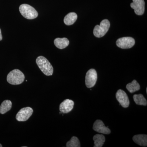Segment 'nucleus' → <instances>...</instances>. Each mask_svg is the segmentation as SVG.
Listing matches in <instances>:
<instances>
[{
	"label": "nucleus",
	"mask_w": 147,
	"mask_h": 147,
	"mask_svg": "<svg viewBox=\"0 0 147 147\" xmlns=\"http://www.w3.org/2000/svg\"><path fill=\"white\" fill-rule=\"evenodd\" d=\"M36 63L42 73L47 76H51L53 73V67L49 61L43 56L38 57Z\"/></svg>",
	"instance_id": "1"
},
{
	"label": "nucleus",
	"mask_w": 147,
	"mask_h": 147,
	"mask_svg": "<svg viewBox=\"0 0 147 147\" xmlns=\"http://www.w3.org/2000/svg\"><path fill=\"white\" fill-rule=\"evenodd\" d=\"M25 78V75L22 71L18 69H14L8 74L7 80L11 85H17L23 83Z\"/></svg>",
	"instance_id": "2"
},
{
	"label": "nucleus",
	"mask_w": 147,
	"mask_h": 147,
	"mask_svg": "<svg viewBox=\"0 0 147 147\" xmlns=\"http://www.w3.org/2000/svg\"><path fill=\"white\" fill-rule=\"evenodd\" d=\"M19 11L22 16L28 19H34L38 16L37 11L31 6L26 4L20 6Z\"/></svg>",
	"instance_id": "3"
},
{
	"label": "nucleus",
	"mask_w": 147,
	"mask_h": 147,
	"mask_svg": "<svg viewBox=\"0 0 147 147\" xmlns=\"http://www.w3.org/2000/svg\"><path fill=\"white\" fill-rule=\"evenodd\" d=\"M110 23L107 19H104L100 22V26L96 25L94 27L93 34L96 37L100 38L104 36L110 28Z\"/></svg>",
	"instance_id": "4"
},
{
	"label": "nucleus",
	"mask_w": 147,
	"mask_h": 147,
	"mask_svg": "<svg viewBox=\"0 0 147 147\" xmlns=\"http://www.w3.org/2000/svg\"><path fill=\"white\" fill-rule=\"evenodd\" d=\"M97 80V74L96 71L93 69H89L86 73L85 83L87 88H92L96 84Z\"/></svg>",
	"instance_id": "5"
},
{
	"label": "nucleus",
	"mask_w": 147,
	"mask_h": 147,
	"mask_svg": "<svg viewBox=\"0 0 147 147\" xmlns=\"http://www.w3.org/2000/svg\"><path fill=\"white\" fill-rule=\"evenodd\" d=\"M116 44L118 47L122 49H129L135 44V40L131 37H124L117 40Z\"/></svg>",
	"instance_id": "6"
},
{
	"label": "nucleus",
	"mask_w": 147,
	"mask_h": 147,
	"mask_svg": "<svg viewBox=\"0 0 147 147\" xmlns=\"http://www.w3.org/2000/svg\"><path fill=\"white\" fill-rule=\"evenodd\" d=\"M33 110L30 107H26L19 110L16 115V119L18 121H26L32 115Z\"/></svg>",
	"instance_id": "7"
},
{
	"label": "nucleus",
	"mask_w": 147,
	"mask_h": 147,
	"mask_svg": "<svg viewBox=\"0 0 147 147\" xmlns=\"http://www.w3.org/2000/svg\"><path fill=\"white\" fill-rule=\"evenodd\" d=\"M116 97L123 108H127L129 105V100L126 93L122 90H119L116 94Z\"/></svg>",
	"instance_id": "8"
},
{
	"label": "nucleus",
	"mask_w": 147,
	"mask_h": 147,
	"mask_svg": "<svg viewBox=\"0 0 147 147\" xmlns=\"http://www.w3.org/2000/svg\"><path fill=\"white\" fill-rule=\"evenodd\" d=\"M131 8L133 9L134 12L138 15H142L145 11V2L144 0H133L130 4Z\"/></svg>",
	"instance_id": "9"
},
{
	"label": "nucleus",
	"mask_w": 147,
	"mask_h": 147,
	"mask_svg": "<svg viewBox=\"0 0 147 147\" xmlns=\"http://www.w3.org/2000/svg\"><path fill=\"white\" fill-rule=\"evenodd\" d=\"M94 131L103 134H109L111 133L110 129L106 127L103 122L100 120H97L94 122L93 126Z\"/></svg>",
	"instance_id": "10"
},
{
	"label": "nucleus",
	"mask_w": 147,
	"mask_h": 147,
	"mask_svg": "<svg viewBox=\"0 0 147 147\" xmlns=\"http://www.w3.org/2000/svg\"><path fill=\"white\" fill-rule=\"evenodd\" d=\"M74 106V102L70 99H67L64 100L60 105L59 110L63 113H68L72 110Z\"/></svg>",
	"instance_id": "11"
},
{
	"label": "nucleus",
	"mask_w": 147,
	"mask_h": 147,
	"mask_svg": "<svg viewBox=\"0 0 147 147\" xmlns=\"http://www.w3.org/2000/svg\"><path fill=\"white\" fill-rule=\"evenodd\" d=\"M133 141L136 144L142 146H147V135L146 134H138L134 135L132 138Z\"/></svg>",
	"instance_id": "12"
},
{
	"label": "nucleus",
	"mask_w": 147,
	"mask_h": 147,
	"mask_svg": "<svg viewBox=\"0 0 147 147\" xmlns=\"http://www.w3.org/2000/svg\"><path fill=\"white\" fill-rule=\"evenodd\" d=\"M69 41L66 38H56L54 40V43L55 46L60 49H63L68 46L69 44Z\"/></svg>",
	"instance_id": "13"
},
{
	"label": "nucleus",
	"mask_w": 147,
	"mask_h": 147,
	"mask_svg": "<svg viewBox=\"0 0 147 147\" xmlns=\"http://www.w3.org/2000/svg\"><path fill=\"white\" fill-rule=\"evenodd\" d=\"M77 19V15L76 13L74 12H70L65 17L64 22L65 25L70 26L74 24Z\"/></svg>",
	"instance_id": "14"
},
{
	"label": "nucleus",
	"mask_w": 147,
	"mask_h": 147,
	"mask_svg": "<svg viewBox=\"0 0 147 147\" xmlns=\"http://www.w3.org/2000/svg\"><path fill=\"white\" fill-rule=\"evenodd\" d=\"M93 139L94 141V147H102L105 141V136L102 134H96L94 136Z\"/></svg>",
	"instance_id": "15"
},
{
	"label": "nucleus",
	"mask_w": 147,
	"mask_h": 147,
	"mask_svg": "<svg viewBox=\"0 0 147 147\" xmlns=\"http://www.w3.org/2000/svg\"><path fill=\"white\" fill-rule=\"evenodd\" d=\"M12 103L10 100H6L3 101L0 106V113L4 114L11 110Z\"/></svg>",
	"instance_id": "16"
},
{
	"label": "nucleus",
	"mask_w": 147,
	"mask_h": 147,
	"mask_svg": "<svg viewBox=\"0 0 147 147\" xmlns=\"http://www.w3.org/2000/svg\"><path fill=\"white\" fill-rule=\"evenodd\" d=\"M127 89L131 93L139 91L140 89V86L136 80H134L131 83H129L126 85Z\"/></svg>",
	"instance_id": "17"
},
{
	"label": "nucleus",
	"mask_w": 147,
	"mask_h": 147,
	"mask_svg": "<svg viewBox=\"0 0 147 147\" xmlns=\"http://www.w3.org/2000/svg\"><path fill=\"white\" fill-rule=\"evenodd\" d=\"M134 102L137 105L146 106V99L142 94H134L133 96Z\"/></svg>",
	"instance_id": "18"
},
{
	"label": "nucleus",
	"mask_w": 147,
	"mask_h": 147,
	"mask_svg": "<svg viewBox=\"0 0 147 147\" xmlns=\"http://www.w3.org/2000/svg\"><path fill=\"white\" fill-rule=\"evenodd\" d=\"M66 147H80L81 144L78 138L76 137H72L70 141L67 143Z\"/></svg>",
	"instance_id": "19"
},
{
	"label": "nucleus",
	"mask_w": 147,
	"mask_h": 147,
	"mask_svg": "<svg viewBox=\"0 0 147 147\" xmlns=\"http://www.w3.org/2000/svg\"><path fill=\"white\" fill-rule=\"evenodd\" d=\"M3 37L2 35L1 31V29H0V41L2 40Z\"/></svg>",
	"instance_id": "20"
},
{
	"label": "nucleus",
	"mask_w": 147,
	"mask_h": 147,
	"mask_svg": "<svg viewBox=\"0 0 147 147\" xmlns=\"http://www.w3.org/2000/svg\"><path fill=\"white\" fill-rule=\"evenodd\" d=\"M2 147V145L1 144H0V147Z\"/></svg>",
	"instance_id": "21"
},
{
	"label": "nucleus",
	"mask_w": 147,
	"mask_h": 147,
	"mask_svg": "<svg viewBox=\"0 0 147 147\" xmlns=\"http://www.w3.org/2000/svg\"><path fill=\"white\" fill-rule=\"evenodd\" d=\"M146 93H147V88H146Z\"/></svg>",
	"instance_id": "22"
}]
</instances>
